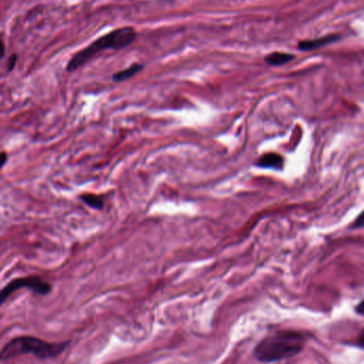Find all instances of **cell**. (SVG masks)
Here are the masks:
<instances>
[{"mask_svg":"<svg viewBox=\"0 0 364 364\" xmlns=\"http://www.w3.org/2000/svg\"><path fill=\"white\" fill-rule=\"evenodd\" d=\"M306 339L295 331H279L264 337L254 348V357L260 362L271 363L297 356L305 346Z\"/></svg>","mask_w":364,"mask_h":364,"instance_id":"obj_1","label":"cell"},{"mask_svg":"<svg viewBox=\"0 0 364 364\" xmlns=\"http://www.w3.org/2000/svg\"><path fill=\"white\" fill-rule=\"evenodd\" d=\"M142 69H143V65H142V64L135 63V64L130 65V66H129L128 68H126V69L117 71L116 74H114V75L112 76V79H113V81H115V82L126 81V80L132 78L133 76H136V75L138 74V72H140Z\"/></svg>","mask_w":364,"mask_h":364,"instance_id":"obj_8","label":"cell"},{"mask_svg":"<svg viewBox=\"0 0 364 364\" xmlns=\"http://www.w3.org/2000/svg\"><path fill=\"white\" fill-rule=\"evenodd\" d=\"M26 288L31 291H33L34 293L40 294V295H47L51 291V284L45 281L44 279L36 277V276H31V277H21V278H16L13 280L10 281L2 291H0V306L16 291Z\"/></svg>","mask_w":364,"mask_h":364,"instance_id":"obj_4","label":"cell"},{"mask_svg":"<svg viewBox=\"0 0 364 364\" xmlns=\"http://www.w3.org/2000/svg\"><path fill=\"white\" fill-rule=\"evenodd\" d=\"M339 39L337 35H327L324 38H319L315 40H308V41H301L298 44V48L302 51H311L314 49H318L323 46L328 45L330 43L335 42Z\"/></svg>","mask_w":364,"mask_h":364,"instance_id":"obj_5","label":"cell"},{"mask_svg":"<svg viewBox=\"0 0 364 364\" xmlns=\"http://www.w3.org/2000/svg\"><path fill=\"white\" fill-rule=\"evenodd\" d=\"M283 158L278 153H268L264 154L257 162V165L264 168H275L281 169L283 166Z\"/></svg>","mask_w":364,"mask_h":364,"instance_id":"obj_6","label":"cell"},{"mask_svg":"<svg viewBox=\"0 0 364 364\" xmlns=\"http://www.w3.org/2000/svg\"><path fill=\"white\" fill-rule=\"evenodd\" d=\"M138 38V32L130 26L114 29L100 36L86 48L72 56L66 66L67 71H75L87 64L94 57L103 50H120L130 46Z\"/></svg>","mask_w":364,"mask_h":364,"instance_id":"obj_2","label":"cell"},{"mask_svg":"<svg viewBox=\"0 0 364 364\" xmlns=\"http://www.w3.org/2000/svg\"><path fill=\"white\" fill-rule=\"evenodd\" d=\"M83 202H86L90 207L94 209H101L103 207V200L100 196H97L95 194H83L81 196Z\"/></svg>","mask_w":364,"mask_h":364,"instance_id":"obj_9","label":"cell"},{"mask_svg":"<svg viewBox=\"0 0 364 364\" xmlns=\"http://www.w3.org/2000/svg\"><path fill=\"white\" fill-rule=\"evenodd\" d=\"M294 58L295 57L291 54L275 51L265 57V62L272 66H280L289 63L290 61H292Z\"/></svg>","mask_w":364,"mask_h":364,"instance_id":"obj_7","label":"cell"},{"mask_svg":"<svg viewBox=\"0 0 364 364\" xmlns=\"http://www.w3.org/2000/svg\"><path fill=\"white\" fill-rule=\"evenodd\" d=\"M16 61H17V57L15 55L12 56L10 58V61H9V70H12L14 68L15 64H16Z\"/></svg>","mask_w":364,"mask_h":364,"instance_id":"obj_13","label":"cell"},{"mask_svg":"<svg viewBox=\"0 0 364 364\" xmlns=\"http://www.w3.org/2000/svg\"><path fill=\"white\" fill-rule=\"evenodd\" d=\"M67 343H49L33 336H18L10 341L0 351V360H8L23 354L38 358H55L63 353Z\"/></svg>","mask_w":364,"mask_h":364,"instance_id":"obj_3","label":"cell"},{"mask_svg":"<svg viewBox=\"0 0 364 364\" xmlns=\"http://www.w3.org/2000/svg\"><path fill=\"white\" fill-rule=\"evenodd\" d=\"M6 53V47H5V43L3 41L2 35H0V59H2L5 56Z\"/></svg>","mask_w":364,"mask_h":364,"instance_id":"obj_15","label":"cell"},{"mask_svg":"<svg viewBox=\"0 0 364 364\" xmlns=\"http://www.w3.org/2000/svg\"><path fill=\"white\" fill-rule=\"evenodd\" d=\"M355 346L359 347L360 349H364V328L360 331V333L357 335L356 340H355Z\"/></svg>","mask_w":364,"mask_h":364,"instance_id":"obj_11","label":"cell"},{"mask_svg":"<svg viewBox=\"0 0 364 364\" xmlns=\"http://www.w3.org/2000/svg\"><path fill=\"white\" fill-rule=\"evenodd\" d=\"M355 313L360 315V317H364V299L357 303L355 307Z\"/></svg>","mask_w":364,"mask_h":364,"instance_id":"obj_12","label":"cell"},{"mask_svg":"<svg viewBox=\"0 0 364 364\" xmlns=\"http://www.w3.org/2000/svg\"><path fill=\"white\" fill-rule=\"evenodd\" d=\"M8 161V154L6 152H0V168H2Z\"/></svg>","mask_w":364,"mask_h":364,"instance_id":"obj_14","label":"cell"},{"mask_svg":"<svg viewBox=\"0 0 364 364\" xmlns=\"http://www.w3.org/2000/svg\"><path fill=\"white\" fill-rule=\"evenodd\" d=\"M350 228H355V229L364 228V210L357 216V218L354 221V223L351 224Z\"/></svg>","mask_w":364,"mask_h":364,"instance_id":"obj_10","label":"cell"}]
</instances>
